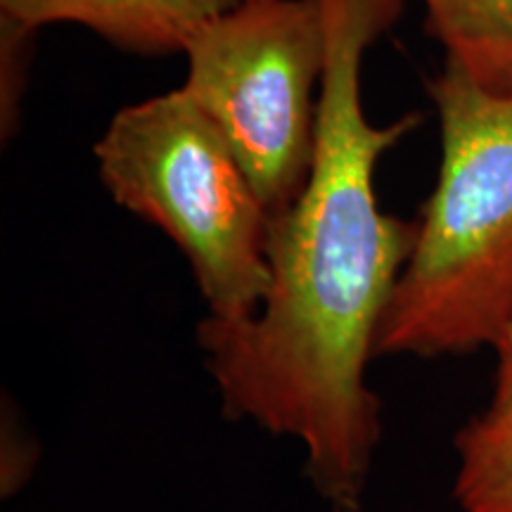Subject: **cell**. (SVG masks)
Returning a JSON list of instances; mask_svg holds the SVG:
<instances>
[{
	"label": "cell",
	"mask_w": 512,
	"mask_h": 512,
	"mask_svg": "<svg viewBox=\"0 0 512 512\" xmlns=\"http://www.w3.org/2000/svg\"><path fill=\"white\" fill-rule=\"evenodd\" d=\"M406 0H323L328 64L320 83L309 181L268 223L271 290L254 316L197 325L223 415L297 439L306 477L332 512H361L380 441L366 387L375 337L418 242L420 223L384 214L375 166L420 126L366 119L361 64Z\"/></svg>",
	"instance_id": "obj_1"
},
{
	"label": "cell",
	"mask_w": 512,
	"mask_h": 512,
	"mask_svg": "<svg viewBox=\"0 0 512 512\" xmlns=\"http://www.w3.org/2000/svg\"><path fill=\"white\" fill-rule=\"evenodd\" d=\"M427 91L441 121L439 178L375 358L496 349L512 330V88L491 91L446 62Z\"/></svg>",
	"instance_id": "obj_2"
},
{
	"label": "cell",
	"mask_w": 512,
	"mask_h": 512,
	"mask_svg": "<svg viewBox=\"0 0 512 512\" xmlns=\"http://www.w3.org/2000/svg\"><path fill=\"white\" fill-rule=\"evenodd\" d=\"M114 202L164 230L209 316H254L271 290V216L219 126L183 88L128 105L95 145Z\"/></svg>",
	"instance_id": "obj_3"
},
{
	"label": "cell",
	"mask_w": 512,
	"mask_h": 512,
	"mask_svg": "<svg viewBox=\"0 0 512 512\" xmlns=\"http://www.w3.org/2000/svg\"><path fill=\"white\" fill-rule=\"evenodd\" d=\"M328 46L323 0H247L185 46L183 91L219 126L271 219L309 181Z\"/></svg>",
	"instance_id": "obj_4"
},
{
	"label": "cell",
	"mask_w": 512,
	"mask_h": 512,
	"mask_svg": "<svg viewBox=\"0 0 512 512\" xmlns=\"http://www.w3.org/2000/svg\"><path fill=\"white\" fill-rule=\"evenodd\" d=\"M247 0H0V15L29 29L69 22L136 55L185 53L211 19Z\"/></svg>",
	"instance_id": "obj_5"
},
{
	"label": "cell",
	"mask_w": 512,
	"mask_h": 512,
	"mask_svg": "<svg viewBox=\"0 0 512 512\" xmlns=\"http://www.w3.org/2000/svg\"><path fill=\"white\" fill-rule=\"evenodd\" d=\"M446 62L491 91L512 88V0H422Z\"/></svg>",
	"instance_id": "obj_6"
},
{
	"label": "cell",
	"mask_w": 512,
	"mask_h": 512,
	"mask_svg": "<svg viewBox=\"0 0 512 512\" xmlns=\"http://www.w3.org/2000/svg\"><path fill=\"white\" fill-rule=\"evenodd\" d=\"M456 498L465 512H512V422L479 415L456 439Z\"/></svg>",
	"instance_id": "obj_7"
},
{
	"label": "cell",
	"mask_w": 512,
	"mask_h": 512,
	"mask_svg": "<svg viewBox=\"0 0 512 512\" xmlns=\"http://www.w3.org/2000/svg\"><path fill=\"white\" fill-rule=\"evenodd\" d=\"M36 29L24 27L10 17H0V43H3V83H0V112H3V136L8 138L17 126L19 100H22L24 86H27L31 43H34Z\"/></svg>",
	"instance_id": "obj_8"
},
{
	"label": "cell",
	"mask_w": 512,
	"mask_h": 512,
	"mask_svg": "<svg viewBox=\"0 0 512 512\" xmlns=\"http://www.w3.org/2000/svg\"><path fill=\"white\" fill-rule=\"evenodd\" d=\"M496 356L498 368L494 396H491V406L482 415L512 422V330L496 344Z\"/></svg>",
	"instance_id": "obj_9"
}]
</instances>
